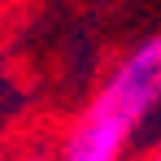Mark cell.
Wrapping results in <instances>:
<instances>
[{"label": "cell", "mask_w": 161, "mask_h": 161, "mask_svg": "<svg viewBox=\"0 0 161 161\" xmlns=\"http://www.w3.org/2000/svg\"><path fill=\"white\" fill-rule=\"evenodd\" d=\"M161 113V35L135 44L109 79L96 87L92 105L70 122L57 161H122L139 135Z\"/></svg>", "instance_id": "1"}, {"label": "cell", "mask_w": 161, "mask_h": 161, "mask_svg": "<svg viewBox=\"0 0 161 161\" xmlns=\"http://www.w3.org/2000/svg\"><path fill=\"white\" fill-rule=\"evenodd\" d=\"M148 161H161V144H157V153H153V157H148Z\"/></svg>", "instance_id": "2"}, {"label": "cell", "mask_w": 161, "mask_h": 161, "mask_svg": "<svg viewBox=\"0 0 161 161\" xmlns=\"http://www.w3.org/2000/svg\"><path fill=\"white\" fill-rule=\"evenodd\" d=\"M31 161H44V157H31Z\"/></svg>", "instance_id": "3"}]
</instances>
